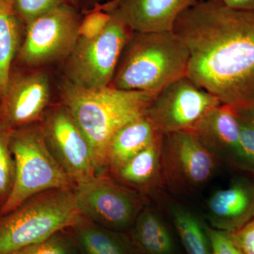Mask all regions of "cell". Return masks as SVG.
I'll use <instances>...</instances> for the list:
<instances>
[{
	"label": "cell",
	"mask_w": 254,
	"mask_h": 254,
	"mask_svg": "<svg viewBox=\"0 0 254 254\" xmlns=\"http://www.w3.org/2000/svg\"><path fill=\"white\" fill-rule=\"evenodd\" d=\"M78 1L79 0H68V3L76 8L78 7Z\"/></svg>",
	"instance_id": "obj_30"
},
{
	"label": "cell",
	"mask_w": 254,
	"mask_h": 254,
	"mask_svg": "<svg viewBox=\"0 0 254 254\" xmlns=\"http://www.w3.org/2000/svg\"><path fill=\"white\" fill-rule=\"evenodd\" d=\"M74 188L44 190L0 213V254H13L74 223L79 216Z\"/></svg>",
	"instance_id": "obj_4"
},
{
	"label": "cell",
	"mask_w": 254,
	"mask_h": 254,
	"mask_svg": "<svg viewBox=\"0 0 254 254\" xmlns=\"http://www.w3.org/2000/svg\"><path fill=\"white\" fill-rule=\"evenodd\" d=\"M236 110L240 124L241 147L250 172L254 174V110Z\"/></svg>",
	"instance_id": "obj_24"
},
{
	"label": "cell",
	"mask_w": 254,
	"mask_h": 254,
	"mask_svg": "<svg viewBox=\"0 0 254 254\" xmlns=\"http://www.w3.org/2000/svg\"><path fill=\"white\" fill-rule=\"evenodd\" d=\"M80 215L95 224L128 232L149 199L122 185L108 172L74 187Z\"/></svg>",
	"instance_id": "obj_6"
},
{
	"label": "cell",
	"mask_w": 254,
	"mask_h": 254,
	"mask_svg": "<svg viewBox=\"0 0 254 254\" xmlns=\"http://www.w3.org/2000/svg\"><path fill=\"white\" fill-rule=\"evenodd\" d=\"M161 134L145 114L127 123L110 140L106 171L113 173L121 168Z\"/></svg>",
	"instance_id": "obj_18"
},
{
	"label": "cell",
	"mask_w": 254,
	"mask_h": 254,
	"mask_svg": "<svg viewBox=\"0 0 254 254\" xmlns=\"http://www.w3.org/2000/svg\"><path fill=\"white\" fill-rule=\"evenodd\" d=\"M205 230L210 240L212 254H245L234 243L227 232L207 225Z\"/></svg>",
	"instance_id": "obj_27"
},
{
	"label": "cell",
	"mask_w": 254,
	"mask_h": 254,
	"mask_svg": "<svg viewBox=\"0 0 254 254\" xmlns=\"http://www.w3.org/2000/svg\"><path fill=\"white\" fill-rule=\"evenodd\" d=\"M161 160L164 187L185 194L204 186L217 164L215 157L190 131L163 134Z\"/></svg>",
	"instance_id": "obj_10"
},
{
	"label": "cell",
	"mask_w": 254,
	"mask_h": 254,
	"mask_svg": "<svg viewBox=\"0 0 254 254\" xmlns=\"http://www.w3.org/2000/svg\"><path fill=\"white\" fill-rule=\"evenodd\" d=\"M11 130L0 121V200L2 205L11 194L16 177V165L10 145Z\"/></svg>",
	"instance_id": "obj_22"
},
{
	"label": "cell",
	"mask_w": 254,
	"mask_h": 254,
	"mask_svg": "<svg viewBox=\"0 0 254 254\" xmlns=\"http://www.w3.org/2000/svg\"><path fill=\"white\" fill-rule=\"evenodd\" d=\"M13 254H79L66 229Z\"/></svg>",
	"instance_id": "obj_23"
},
{
	"label": "cell",
	"mask_w": 254,
	"mask_h": 254,
	"mask_svg": "<svg viewBox=\"0 0 254 254\" xmlns=\"http://www.w3.org/2000/svg\"><path fill=\"white\" fill-rule=\"evenodd\" d=\"M141 254H176V245L158 210L148 203L128 232Z\"/></svg>",
	"instance_id": "obj_19"
},
{
	"label": "cell",
	"mask_w": 254,
	"mask_h": 254,
	"mask_svg": "<svg viewBox=\"0 0 254 254\" xmlns=\"http://www.w3.org/2000/svg\"><path fill=\"white\" fill-rule=\"evenodd\" d=\"M15 9L25 24L41 15L49 12L68 0H13ZM69 4V3H68Z\"/></svg>",
	"instance_id": "obj_25"
},
{
	"label": "cell",
	"mask_w": 254,
	"mask_h": 254,
	"mask_svg": "<svg viewBox=\"0 0 254 254\" xmlns=\"http://www.w3.org/2000/svg\"><path fill=\"white\" fill-rule=\"evenodd\" d=\"M220 100L186 76L158 93L145 115L162 134L190 131Z\"/></svg>",
	"instance_id": "obj_11"
},
{
	"label": "cell",
	"mask_w": 254,
	"mask_h": 254,
	"mask_svg": "<svg viewBox=\"0 0 254 254\" xmlns=\"http://www.w3.org/2000/svg\"><path fill=\"white\" fill-rule=\"evenodd\" d=\"M111 17L99 36L90 40L78 38L74 49L66 58V80L75 86L88 89L110 86L132 33L123 23Z\"/></svg>",
	"instance_id": "obj_7"
},
{
	"label": "cell",
	"mask_w": 254,
	"mask_h": 254,
	"mask_svg": "<svg viewBox=\"0 0 254 254\" xmlns=\"http://www.w3.org/2000/svg\"><path fill=\"white\" fill-rule=\"evenodd\" d=\"M0 101H1V99H0Z\"/></svg>",
	"instance_id": "obj_33"
},
{
	"label": "cell",
	"mask_w": 254,
	"mask_h": 254,
	"mask_svg": "<svg viewBox=\"0 0 254 254\" xmlns=\"http://www.w3.org/2000/svg\"><path fill=\"white\" fill-rule=\"evenodd\" d=\"M160 135L148 147L113 173H108L122 185L149 199L158 197L164 188L162 174V142Z\"/></svg>",
	"instance_id": "obj_16"
},
{
	"label": "cell",
	"mask_w": 254,
	"mask_h": 254,
	"mask_svg": "<svg viewBox=\"0 0 254 254\" xmlns=\"http://www.w3.org/2000/svg\"><path fill=\"white\" fill-rule=\"evenodd\" d=\"M111 18L108 12L93 6V9L88 11L81 19L78 29L79 38L90 40L99 36L105 31Z\"/></svg>",
	"instance_id": "obj_26"
},
{
	"label": "cell",
	"mask_w": 254,
	"mask_h": 254,
	"mask_svg": "<svg viewBox=\"0 0 254 254\" xmlns=\"http://www.w3.org/2000/svg\"><path fill=\"white\" fill-rule=\"evenodd\" d=\"M10 145L16 165L14 187L0 209L7 213L32 195L55 189L74 188L50 153L39 123L12 128Z\"/></svg>",
	"instance_id": "obj_5"
},
{
	"label": "cell",
	"mask_w": 254,
	"mask_h": 254,
	"mask_svg": "<svg viewBox=\"0 0 254 254\" xmlns=\"http://www.w3.org/2000/svg\"><path fill=\"white\" fill-rule=\"evenodd\" d=\"M76 9L67 3L26 23L19 50L21 63L39 68L66 59L79 38L81 18Z\"/></svg>",
	"instance_id": "obj_8"
},
{
	"label": "cell",
	"mask_w": 254,
	"mask_h": 254,
	"mask_svg": "<svg viewBox=\"0 0 254 254\" xmlns=\"http://www.w3.org/2000/svg\"><path fill=\"white\" fill-rule=\"evenodd\" d=\"M1 206H2V203H1V200H0V209L1 208Z\"/></svg>",
	"instance_id": "obj_32"
},
{
	"label": "cell",
	"mask_w": 254,
	"mask_h": 254,
	"mask_svg": "<svg viewBox=\"0 0 254 254\" xmlns=\"http://www.w3.org/2000/svg\"><path fill=\"white\" fill-rule=\"evenodd\" d=\"M167 209L187 254H212L205 225L180 204L168 201Z\"/></svg>",
	"instance_id": "obj_21"
},
{
	"label": "cell",
	"mask_w": 254,
	"mask_h": 254,
	"mask_svg": "<svg viewBox=\"0 0 254 254\" xmlns=\"http://www.w3.org/2000/svg\"><path fill=\"white\" fill-rule=\"evenodd\" d=\"M228 234L244 254H254V218L237 231Z\"/></svg>",
	"instance_id": "obj_28"
},
{
	"label": "cell",
	"mask_w": 254,
	"mask_h": 254,
	"mask_svg": "<svg viewBox=\"0 0 254 254\" xmlns=\"http://www.w3.org/2000/svg\"><path fill=\"white\" fill-rule=\"evenodd\" d=\"M253 175H254V174H253Z\"/></svg>",
	"instance_id": "obj_34"
},
{
	"label": "cell",
	"mask_w": 254,
	"mask_h": 254,
	"mask_svg": "<svg viewBox=\"0 0 254 254\" xmlns=\"http://www.w3.org/2000/svg\"><path fill=\"white\" fill-rule=\"evenodd\" d=\"M173 31L190 53L189 78L221 104L254 110L253 13L200 0L180 15Z\"/></svg>",
	"instance_id": "obj_1"
},
{
	"label": "cell",
	"mask_w": 254,
	"mask_h": 254,
	"mask_svg": "<svg viewBox=\"0 0 254 254\" xmlns=\"http://www.w3.org/2000/svg\"><path fill=\"white\" fill-rule=\"evenodd\" d=\"M220 1L232 9L254 14V0H220Z\"/></svg>",
	"instance_id": "obj_29"
},
{
	"label": "cell",
	"mask_w": 254,
	"mask_h": 254,
	"mask_svg": "<svg viewBox=\"0 0 254 254\" xmlns=\"http://www.w3.org/2000/svg\"><path fill=\"white\" fill-rule=\"evenodd\" d=\"M91 1L93 2V4H94L95 6V5L98 4V2L102 1V0H91Z\"/></svg>",
	"instance_id": "obj_31"
},
{
	"label": "cell",
	"mask_w": 254,
	"mask_h": 254,
	"mask_svg": "<svg viewBox=\"0 0 254 254\" xmlns=\"http://www.w3.org/2000/svg\"><path fill=\"white\" fill-rule=\"evenodd\" d=\"M39 125L50 153L75 186L97 175L91 145L64 105L48 108Z\"/></svg>",
	"instance_id": "obj_9"
},
{
	"label": "cell",
	"mask_w": 254,
	"mask_h": 254,
	"mask_svg": "<svg viewBox=\"0 0 254 254\" xmlns=\"http://www.w3.org/2000/svg\"><path fill=\"white\" fill-rule=\"evenodd\" d=\"M66 230L79 254H141L128 232L100 226L81 215Z\"/></svg>",
	"instance_id": "obj_17"
},
{
	"label": "cell",
	"mask_w": 254,
	"mask_h": 254,
	"mask_svg": "<svg viewBox=\"0 0 254 254\" xmlns=\"http://www.w3.org/2000/svg\"><path fill=\"white\" fill-rule=\"evenodd\" d=\"M50 91L43 71L10 76L0 101V121L11 128L39 123L49 108Z\"/></svg>",
	"instance_id": "obj_12"
},
{
	"label": "cell",
	"mask_w": 254,
	"mask_h": 254,
	"mask_svg": "<svg viewBox=\"0 0 254 254\" xmlns=\"http://www.w3.org/2000/svg\"><path fill=\"white\" fill-rule=\"evenodd\" d=\"M21 21L13 0H0V99L11 76V64L20 46Z\"/></svg>",
	"instance_id": "obj_20"
},
{
	"label": "cell",
	"mask_w": 254,
	"mask_h": 254,
	"mask_svg": "<svg viewBox=\"0 0 254 254\" xmlns=\"http://www.w3.org/2000/svg\"><path fill=\"white\" fill-rule=\"evenodd\" d=\"M190 131L217 160L250 171L241 147L240 124L235 108L218 105Z\"/></svg>",
	"instance_id": "obj_14"
},
{
	"label": "cell",
	"mask_w": 254,
	"mask_h": 254,
	"mask_svg": "<svg viewBox=\"0 0 254 254\" xmlns=\"http://www.w3.org/2000/svg\"><path fill=\"white\" fill-rule=\"evenodd\" d=\"M207 218L215 230L232 233L254 218V183L239 179L216 190L206 203Z\"/></svg>",
	"instance_id": "obj_15"
},
{
	"label": "cell",
	"mask_w": 254,
	"mask_h": 254,
	"mask_svg": "<svg viewBox=\"0 0 254 254\" xmlns=\"http://www.w3.org/2000/svg\"><path fill=\"white\" fill-rule=\"evenodd\" d=\"M199 0H110L94 6L106 11L132 32L173 31L180 15Z\"/></svg>",
	"instance_id": "obj_13"
},
{
	"label": "cell",
	"mask_w": 254,
	"mask_h": 254,
	"mask_svg": "<svg viewBox=\"0 0 254 254\" xmlns=\"http://www.w3.org/2000/svg\"><path fill=\"white\" fill-rule=\"evenodd\" d=\"M62 103L69 110L93 150L97 175L106 172L110 140L120 128L144 115L155 95L112 86L88 89L65 79Z\"/></svg>",
	"instance_id": "obj_2"
},
{
	"label": "cell",
	"mask_w": 254,
	"mask_h": 254,
	"mask_svg": "<svg viewBox=\"0 0 254 254\" xmlns=\"http://www.w3.org/2000/svg\"><path fill=\"white\" fill-rule=\"evenodd\" d=\"M189 62L188 48L174 31L132 32L110 86L156 95L187 76Z\"/></svg>",
	"instance_id": "obj_3"
}]
</instances>
